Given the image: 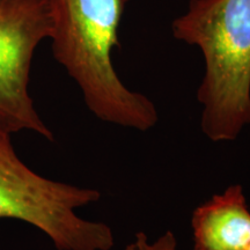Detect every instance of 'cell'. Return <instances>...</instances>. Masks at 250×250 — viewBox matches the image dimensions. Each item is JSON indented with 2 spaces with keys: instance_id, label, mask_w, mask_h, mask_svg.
I'll use <instances>...</instances> for the list:
<instances>
[{
  "instance_id": "1",
  "label": "cell",
  "mask_w": 250,
  "mask_h": 250,
  "mask_svg": "<svg viewBox=\"0 0 250 250\" xmlns=\"http://www.w3.org/2000/svg\"><path fill=\"white\" fill-rule=\"evenodd\" d=\"M129 0H50L54 58L76 81L89 111L104 123L146 132L159 122L147 96L127 88L112 64Z\"/></svg>"
},
{
  "instance_id": "2",
  "label": "cell",
  "mask_w": 250,
  "mask_h": 250,
  "mask_svg": "<svg viewBox=\"0 0 250 250\" xmlns=\"http://www.w3.org/2000/svg\"><path fill=\"white\" fill-rule=\"evenodd\" d=\"M171 30L204 58L203 133L213 143L237 139L250 125V0H191Z\"/></svg>"
},
{
  "instance_id": "3",
  "label": "cell",
  "mask_w": 250,
  "mask_h": 250,
  "mask_svg": "<svg viewBox=\"0 0 250 250\" xmlns=\"http://www.w3.org/2000/svg\"><path fill=\"white\" fill-rule=\"evenodd\" d=\"M100 199L101 192L93 188L35 173L17 155L11 136L0 134V219L31 225L57 250H111L115 235L110 226L77 213Z\"/></svg>"
},
{
  "instance_id": "4",
  "label": "cell",
  "mask_w": 250,
  "mask_h": 250,
  "mask_svg": "<svg viewBox=\"0 0 250 250\" xmlns=\"http://www.w3.org/2000/svg\"><path fill=\"white\" fill-rule=\"evenodd\" d=\"M51 33L50 0H0V134L28 130L55 140L29 93L34 54Z\"/></svg>"
},
{
  "instance_id": "5",
  "label": "cell",
  "mask_w": 250,
  "mask_h": 250,
  "mask_svg": "<svg viewBox=\"0 0 250 250\" xmlns=\"http://www.w3.org/2000/svg\"><path fill=\"white\" fill-rule=\"evenodd\" d=\"M195 250H242L250 242V211L240 184L229 186L192 212Z\"/></svg>"
},
{
  "instance_id": "6",
  "label": "cell",
  "mask_w": 250,
  "mask_h": 250,
  "mask_svg": "<svg viewBox=\"0 0 250 250\" xmlns=\"http://www.w3.org/2000/svg\"><path fill=\"white\" fill-rule=\"evenodd\" d=\"M125 250H177V240L170 229L166 230L155 240L149 239L145 232H138Z\"/></svg>"
},
{
  "instance_id": "7",
  "label": "cell",
  "mask_w": 250,
  "mask_h": 250,
  "mask_svg": "<svg viewBox=\"0 0 250 250\" xmlns=\"http://www.w3.org/2000/svg\"><path fill=\"white\" fill-rule=\"evenodd\" d=\"M242 250H250V242H249L248 245H247V246L245 247V248H243Z\"/></svg>"
}]
</instances>
